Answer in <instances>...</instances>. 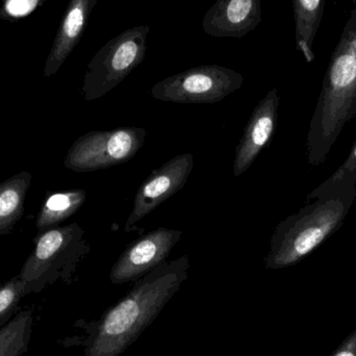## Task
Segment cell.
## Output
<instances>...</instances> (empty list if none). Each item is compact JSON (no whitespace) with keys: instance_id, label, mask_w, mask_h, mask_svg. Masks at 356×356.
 <instances>
[{"instance_id":"cell-1","label":"cell","mask_w":356,"mask_h":356,"mask_svg":"<svg viewBox=\"0 0 356 356\" xmlns=\"http://www.w3.org/2000/svg\"><path fill=\"white\" fill-rule=\"evenodd\" d=\"M190 257L166 261L134 282L131 290L98 319L76 323L83 330V356H120L158 318L188 280Z\"/></svg>"},{"instance_id":"cell-15","label":"cell","mask_w":356,"mask_h":356,"mask_svg":"<svg viewBox=\"0 0 356 356\" xmlns=\"http://www.w3.org/2000/svg\"><path fill=\"white\" fill-rule=\"evenodd\" d=\"M35 323L33 309L19 312L0 330V356H22L27 353Z\"/></svg>"},{"instance_id":"cell-4","label":"cell","mask_w":356,"mask_h":356,"mask_svg":"<svg viewBox=\"0 0 356 356\" xmlns=\"http://www.w3.org/2000/svg\"><path fill=\"white\" fill-rule=\"evenodd\" d=\"M90 249L85 230L77 223L39 234L35 249L19 273L25 294L42 292L58 282L71 284Z\"/></svg>"},{"instance_id":"cell-14","label":"cell","mask_w":356,"mask_h":356,"mask_svg":"<svg viewBox=\"0 0 356 356\" xmlns=\"http://www.w3.org/2000/svg\"><path fill=\"white\" fill-rule=\"evenodd\" d=\"M86 199L87 193L83 188L54 193L48 197L35 222L39 234L74 215L83 207Z\"/></svg>"},{"instance_id":"cell-10","label":"cell","mask_w":356,"mask_h":356,"mask_svg":"<svg viewBox=\"0 0 356 356\" xmlns=\"http://www.w3.org/2000/svg\"><path fill=\"white\" fill-rule=\"evenodd\" d=\"M280 97L273 88L255 106L236 148L234 175L246 172L261 152L269 145L277 125Z\"/></svg>"},{"instance_id":"cell-2","label":"cell","mask_w":356,"mask_h":356,"mask_svg":"<svg viewBox=\"0 0 356 356\" xmlns=\"http://www.w3.org/2000/svg\"><path fill=\"white\" fill-rule=\"evenodd\" d=\"M356 198V172L332 186L320 184L309 202L276 226L264 259L267 270L300 263L342 227Z\"/></svg>"},{"instance_id":"cell-3","label":"cell","mask_w":356,"mask_h":356,"mask_svg":"<svg viewBox=\"0 0 356 356\" xmlns=\"http://www.w3.org/2000/svg\"><path fill=\"white\" fill-rule=\"evenodd\" d=\"M356 117V0L324 75L307 131V159L312 166L327 160L347 123Z\"/></svg>"},{"instance_id":"cell-6","label":"cell","mask_w":356,"mask_h":356,"mask_svg":"<svg viewBox=\"0 0 356 356\" xmlns=\"http://www.w3.org/2000/svg\"><path fill=\"white\" fill-rule=\"evenodd\" d=\"M146 137L143 127L90 131L71 146L65 166L74 172H93L124 164L137 156Z\"/></svg>"},{"instance_id":"cell-18","label":"cell","mask_w":356,"mask_h":356,"mask_svg":"<svg viewBox=\"0 0 356 356\" xmlns=\"http://www.w3.org/2000/svg\"><path fill=\"white\" fill-rule=\"evenodd\" d=\"M38 0H8L6 10L13 16H24L35 10Z\"/></svg>"},{"instance_id":"cell-19","label":"cell","mask_w":356,"mask_h":356,"mask_svg":"<svg viewBox=\"0 0 356 356\" xmlns=\"http://www.w3.org/2000/svg\"><path fill=\"white\" fill-rule=\"evenodd\" d=\"M330 356H356V328Z\"/></svg>"},{"instance_id":"cell-17","label":"cell","mask_w":356,"mask_h":356,"mask_svg":"<svg viewBox=\"0 0 356 356\" xmlns=\"http://www.w3.org/2000/svg\"><path fill=\"white\" fill-rule=\"evenodd\" d=\"M356 172V141L353 144V149L349 152L348 158L345 160V162L339 167L338 170L334 173L330 178L322 182V186H332V184H337L340 181L343 177L350 173Z\"/></svg>"},{"instance_id":"cell-9","label":"cell","mask_w":356,"mask_h":356,"mask_svg":"<svg viewBox=\"0 0 356 356\" xmlns=\"http://www.w3.org/2000/svg\"><path fill=\"white\" fill-rule=\"evenodd\" d=\"M193 168L194 156L181 154L165 163L161 168L152 171L138 188L133 211L125 223V232H131L135 224L181 190Z\"/></svg>"},{"instance_id":"cell-16","label":"cell","mask_w":356,"mask_h":356,"mask_svg":"<svg viewBox=\"0 0 356 356\" xmlns=\"http://www.w3.org/2000/svg\"><path fill=\"white\" fill-rule=\"evenodd\" d=\"M24 296V286L19 275L0 284V330L19 313V305Z\"/></svg>"},{"instance_id":"cell-5","label":"cell","mask_w":356,"mask_h":356,"mask_svg":"<svg viewBox=\"0 0 356 356\" xmlns=\"http://www.w3.org/2000/svg\"><path fill=\"white\" fill-rule=\"evenodd\" d=\"M148 33V25L127 29L97 52L90 63L83 83V94L87 102L104 97L143 62Z\"/></svg>"},{"instance_id":"cell-11","label":"cell","mask_w":356,"mask_h":356,"mask_svg":"<svg viewBox=\"0 0 356 356\" xmlns=\"http://www.w3.org/2000/svg\"><path fill=\"white\" fill-rule=\"evenodd\" d=\"M261 0H217L205 13L202 29L216 38H242L261 22Z\"/></svg>"},{"instance_id":"cell-12","label":"cell","mask_w":356,"mask_h":356,"mask_svg":"<svg viewBox=\"0 0 356 356\" xmlns=\"http://www.w3.org/2000/svg\"><path fill=\"white\" fill-rule=\"evenodd\" d=\"M325 0H293L296 48L307 63L315 60L314 43L323 18Z\"/></svg>"},{"instance_id":"cell-13","label":"cell","mask_w":356,"mask_h":356,"mask_svg":"<svg viewBox=\"0 0 356 356\" xmlns=\"http://www.w3.org/2000/svg\"><path fill=\"white\" fill-rule=\"evenodd\" d=\"M31 179V173L21 171L0 184V236L10 234L22 218Z\"/></svg>"},{"instance_id":"cell-8","label":"cell","mask_w":356,"mask_h":356,"mask_svg":"<svg viewBox=\"0 0 356 356\" xmlns=\"http://www.w3.org/2000/svg\"><path fill=\"white\" fill-rule=\"evenodd\" d=\"M182 232L160 227L127 245L111 270L112 284L137 282L152 270L166 263L167 257L179 242Z\"/></svg>"},{"instance_id":"cell-7","label":"cell","mask_w":356,"mask_h":356,"mask_svg":"<svg viewBox=\"0 0 356 356\" xmlns=\"http://www.w3.org/2000/svg\"><path fill=\"white\" fill-rule=\"evenodd\" d=\"M241 73L220 65H204L167 77L152 87L156 100L173 104H217L240 89Z\"/></svg>"}]
</instances>
